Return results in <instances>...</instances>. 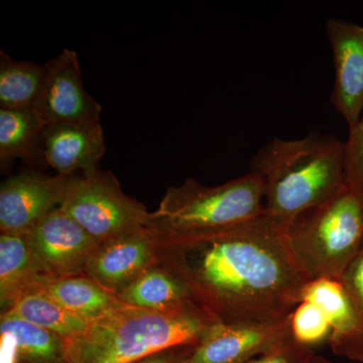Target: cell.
I'll list each match as a JSON object with an SVG mask.
<instances>
[{
  "label": "cell",
  "mask_w": 363,
  "mask_h": 363,
  "mask_svg": "<svg viewBox=\"0 0 363 363\" xmlns=\"http://www.w3.org/2000/svg\"><path fill=\"white\" fill-rule=\"evenodd\" d=\"M28 247L50 277L75 276L99 242L82 226L57 208L25 235Z\"/></svg>",
  "instance_id": "cell-8"
},
{
  "label": "cell",
  "mask_w": 363,
  "mask_h": 363,
  "mask_svg": "<svg viewBox=\"0 0 363 363\" xmlns=\"http://www.w3.org/2000/svg\"><path fill=\"white\" fill-rule=\"evenodd\" d=\"M33 257L25 235L1 233L0 236V298L9 305L16 296L39 285L47 278Z\"/></svg>",
  "instance_id": "cell-16"
},
{
  "label": "cell",
  "mask_w": 363,
  "mask_h": 363,
  "mask_svg": "<svg viewBox=\"0 0 363 363\" xmlns=\"http://www.w3.org/2000/svg\"><path fill=\"white\" fill-rule=\"evenodd\" d=\"M7 312L47 329L64 340L82 333L91 323L67 311L35 286L16 296Z\"/></svg>",
  "instance_id": "cell-18"
},
{
  "label": "cell",
  "mask_w": 363,
  "mask_h": 363,
  "mask_svg": "<svg viewBox=\"0 0 363 363\" xmlns=\"http://www.w3.org/2000/svg\"><path fill=\"white\" fill-rule=\"evenodd\" d=\"M106 150L101 123H58L43 130L40 155L57 175H91L99 169Z\"/></svg>",
  "instance_id": "cell-12"
},
{
  "label": "cell",
  "mask_w": 363,
  "mask_h": 363,
  "mask_svg": "<svg viewBox=\"0 0 363 363\" xmlns=\"http://www.w3.org/2000/svg\"><path fill=\"white\" fill-rule=\"evenodd\" d=\"M73 176L45 177L28 172L2 182L1 233L26 235L30 233L45 216L60 207Z\"/></svg>",
  "instance_id": "cell-10"
},
{
  "label": "cell",
  "mask_w": 363,
  "mask_h": 363,
  "mask_svg": "<svg viewBox=\"0 0 363 363\" xmlns=\"http://www.w3.org/2000/svg\"><path fill=\"white\" fill-rule=\"evenodd\" d=\"M193 300L219 323L281 321L311 279L294 255L286 225L267 215L177 247Z\"/></svg>",
  "instance_id": "cell-1"
},
{
  "label": "cell",
  "mask_w": 363,
  "mask_h": 363,
  "mask_svg": "<svg viewBox=\"0 0 363 363\" xmlns=\"http://www.w3.org/2000/svg\"><path fill=\"white\" fill-rule=\"evenodd\" d=\"M264 211V182L257 174L214 187L188 179L167 190L145 228L159 245L177 248L225 233Z\"/></svg>",
  "instance_id": "cell-4"
},
{
  "label": "cell",
  "mask_w": 363,
  "mask_h": 363,
  "mask_svg": "<svg viewBox=\"0 0 363 363\" xmlns=\"http://www.w3.org/2000/svg\"><path fill=\"white\" fill-rule=\"evenodd\" d=\"M354 312L355 332L341 357L363 363V247L341 279Z\"/></svg>",
  "instance_id": "cell-22"
},
{
  "label": "cell",
  "mask_w": 363,
  "mask_h": 363,
  "mask_svg": "<svg viewBox=\"0 0 363 363\" xmlns=\"http://www.w3.org/2000/svg\"><path fill=\"white\" fill-rule=\"evenodd\" d=\"M318 306L331 325L329 343L334 354H342L355 332V318L352 305L341 281L319 279L309 281L302 294V302Z\"/></svg>",
  "instance_id": "cell-17"
},
{
  "label": "cell",
  "mask_w": 363,
  "mask_h": 363,
  "mask_svg": "<svg viewBox=\"0 0 363 363\" xmlns=\"http://www.w3.org/2000/svg\"><path fill=\"white\" fill-rule=\"evenodd\" d=\"M326 32L335 69L331 104L350 130L363 116V26L330 18Z\"/></svg>",
  "instance_id": "cell-11"
},
{
  "label": "cell",
  "mask_w": 363,
  "mask_h": 363,
  "mask_svg": "<svg viewBox=\"0 0 363 363\" xmlns=\"http://www.w3.org/2000/svg\"><path fill=\"white\" fill-rule=\"evenodd\" d=\"M43 67L44 80L33 109L45 126L101 123L102 106L83 85L77 52L63 50Z\"/></svg>",
  "instance_id": "cell-7"
},
{
  "label": "cell",
  "mask_w": 363,
  "mask_h": 363,
  "mask_svg": "<svg viewBox=\"0 0 363 363\" xmlns=\"http://www.w3.org/2000/svg\"><path fill=\"white\" fill-rule=\"evenodd\" d=\"M250 172L264 182V212L286 225L345 185V142L317 131L298 140L274 138L253 156Z\"/></svg>",
  "instance_id": "cell-2"
},
{
  "label": "cell",
  "mask_w": 363,
  "mask_h": 363,
  "mask_svg": "<svg viewBox=\"0 0 363 363\" xmlns=\"http://www.w3.org/2000/svg\"><path fill=\"white\" fill-rule=\"evenodd\" d=\"M310 363H330L328 360L325 359L323 357H315L312 358L311 362Z\"/></svg>",
  "instance_id": "cell-27"
},
{
  "label": "cell",
  "mask_w": 363,
  "mask_h": 363,
  "mask_svg": "<svg viewBox=\"0 0 363 363\" xmlns=\"http://www.w3.org/2000/svg\"><path fill=\"white\" fill-rule=\"evenodd\" d=\"M116 296L126 306L150 311H174L196 304L185 281L162 269H147Z\"/></svg>",
  "instance_id": "cell-15"
},
{
  "label": "cell",
  "mask_w": 363,
  "mask_h": 363,
  "mask_svg": "<svg viewBox=\"0 0 363 363\" xmlns=\"http://www.w3.org/2000/svg\"><path fill=\"white\" fill-rule=\"evenodd\" d=\"M44 80V67L0 52V109L33 108Z\"/></svg>",
  "instance_id": "cell-21"
},
{
  "label": "cell",
  "mask_w": 363,
  "mask_h": 363,
  "mask_svg": "<svg viewBox=\"0 0 363 363\" xmlns=\"http://www.w3.org/2000/svg\"><path fill=\"white\" fill-rule=\"evenodd\" d=\"M157 241L147 228L100 242L85 272L104 289L121 291L149 269Z\"/></svg>",
  "instance_id": "cell-13"
},
{
  "label": "cell",
  "mask_w": 363,
  "mask_h": 363,
  "mask_svg": "<svg viewBox=\"0 0 363 363\" xmlns=\"http://www.w3.org/2000/svg\"><path fill=\"white\" fill-rule=\"evenodd\" d=\"M294 255L311 281H341L363 247V195L343 186L286 224Z\"/></svg>",
  "instance_id": "cell-5"
},
{
  "label": "cell",
  "mask_w": 363,
  "mask_h": 363,
  "mask_svg": "<svg viewBox=\"0 0 363 363\" xmlns=\"http://www.w3.org/2000/svg\"><path fill=\"white\" fill-rule=\"evenodd\" d=\"M290 317L271 323H216L195 346L187 363H245L278 350L295 340Z\"/></svg>",
  "instance_id": "cell-9"
},
{
  "label": "cell",
  "mask_w": 363,
  "mask_h": 363,
  "mask_svg": "<svg viewBox=\"0 0 363 363\" xmlns=\"http://www.w3.org/2000/svg\"><path fill=\"white\" fill-rule=\"evenodd\" d=\"M45 128V123L33 108L0 109L1 161L37 159Z\"/></svg>",
  "instance_id": "cell-20"
},
{
  "label": "cell",
  "mask_w": 363,
  "mask_h": 363,
  "mask_svg": "<svg viewBox=\"0 0 363 363\" xmlns=\"http://www.w3.org/2000/svg\"><path fill=\"white\" fill-rule=\"evenodd\" d=\"M35 286L67 311L90 322L126 306L96 281L77 276L47 277Z\"/></svg>",
  "instance_id": "cell-14"
},
{
  "label": "cell",
  "mask_w": 363,
  "mask_h": 363,
  "mask_svg": "<svg viewBox=\"0 0 363 363\" xmlns=\"http://www.w3.org/2000/svg\"><path fill=\"white\" fill-rule=\"evenodd\" d=\"M195 346L173 348L155 353L136 363H187Z\"/></svg>",
  "instance_id": "cell-26"
},
{
  "label": "cell",
  "mask_w": 363,
  "mask_h": 363,
  "mask_svg": "<svg viewBox=\"0 0 363 363\" xmlns=\"http://www.w3.org/2000/svg\"><path fill=\"white\" fill-rule=\"evenodd\" d=\"M60 208L98 242L145 229L150 213L124 194L111 172L73 176Z\"/></svg>",
  "instance_id": "cell-6"
},
{
  "label": "cell",
  "mask_w": 363,
  "mask_h": 363,
  "mask_svg": "<svg viewBox=\"0 0 363 363\" xmlns=\"http://www.w3.org/2000/svg\"><path fill=\"white\" fill-rule=\"evenodd\" d=\"M346 184L363 195V116L345 142Z\"/></svg>",
  "instance_id": "cell-24"
},
{
  "label": "cell",
  "mask_w": 363,
  "mask_h": 363,
  "mask_svg": "<svg viewBox=\"0 0 363 363\" xmlns=\"http://www.w3.org/2000/svg\"><path fill=\"white\" fill-rule=\"evenodd\" d=\"M291 331L296 342L311 348L330 338L331 325L318 306L303 301L290 317Z\"/></svg>",
  "instance_id": "cell-23"
},
{
  "label": "cell",
  "mask_w": 363,
  "mask_h": 363,
  "mask_svg": "<svg viewBox=\"0 0 363 363\" xmlns=\"http://www.w3.org/2000/svg\"><path fill=\"white\" fill-rule=\"evenodd\" d=\"M0 334L13 339L18 363H66L63 338L11 313L2 314Z\"/></svg>",
  "instance_id": "cell-19"
},
{
  "label": "cell",
  "mask_w": 363,
  "mask_h": 363,
  "mask_svg": "<svg viewBox=\"0 0 363 363\" xmlns=\"http://www.w3.org/2000/svg\"><path fill=\"white\" fill-rule=\"evenodd\" d=\"M314 353L311 348L291 341L278 350L253 358L245 363H310Z\"/></svg>",
  "instance_id": "cell-25"
},
{
  "label": "cell",
  "mask_w": 363,
  "mask_h": 363,
  "mask_svg": "<svg viewBox=\"0 0 363 363\" xmlns=\"http://www.w3.org/2000/svg\"><path fill=\"white\" fill-rule=\"evenodd\" d=\"M219 323L197 304L174 311L125 307L64 340L66 363H136L173 348L197 346Z\"/></svg>",
  "instance_id": "cell-3"
}]
</instances>
